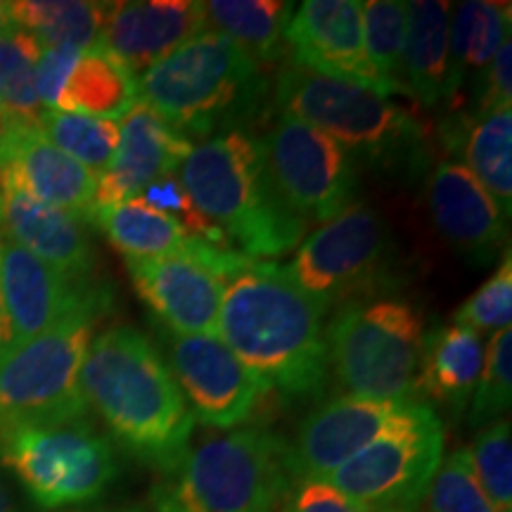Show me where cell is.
Masks as SVG:
<instances>
[{
  "instance_id": "1",
  "label": "cell",
  "mask_w": 512,
  "mask_h": 512,
  "mask_svg": "<svg viewBox=\"0 0 512 512\" xmlns=\"http://www.w3.org/2000/svg\"><path fill=\"white\" fill-rule=\"evenodd\" d=\"M328 309L285 266L249 259L226 280L219 339L268 389L306 399L323 392L330 375Z\"/></svg>"
},
{
  "instance_id": "2",
  "label": "cell",
  "mask_w": 512,
  "mask_h": 512,
  "mask_svg": "<svg viewBox=\"0 0 512 512\" xmlns=\"http://www.w3.org/2000/svg\"><path fill=\"white\" fill-rule=\"evenodd\" d=\"M79 387L86 406L140 463L169 475L190 451L195 415L162 351L133 325H114L91 339Z\"/></svg>"
},
{
  "instance_id": "3",
  "label": "cell",
  "mask_w": 512,
  "mask_h": 512,
  "mask_svg": "<svg viewBox=\"0 0 512 512\" xmlns=\"http://www.w3.org/2000/svg\"><path fill=\"white\" fill-rule=\"evenodd\" d=\"M181 183L228 247L247 259L283 256L304 238L306 221L275 188L261 140L247 131L233 128L192 147Z\"/></svg>"
},
{
  "instance_id": "4",
  "label": "cell",
  "mask_w": 512,
  "mask_h": 512,
  "mask_svg": "<svg viewBox=\"0 0 512 512\" xmlns=\"http://www.w3.org/2000/svg\"><path fill=\"white\" fill-rule=\"evenodd\" d=\"M138 98L185 138L240 124L259 110L266 79L230 38L204 31L138 79Z\"/></svg>"
},
{
  "instance_id": "5",
  "label": "cell",
  "mask_w": 512,
  "mask_h": 512,
  "mask_svg": "<svg viewBox=\"0 0 512 512\" xmlns=\"http://www.w3.org/2000/svg\"><path fill=\"white\" fill-rule=\"evenodd\" d=\"M285 448L261 427L204 441L152 489L155 512H275L292 486Z\"/></svg>"
},
{
  "instance_id": "6",
  "label": "cell",
  "mask_w": 512,
  "mask_h": 512,
  "mask_svg": "<svg viewBox=\"0 0 512 512\" xmlns=\"http://www.w3.org/2000/svg\"><path fill=\"white\" fill-rule=\"evenodd\" d=\"M280 117L328 133L344 150L392 166L415 155L425 128L411 112L375 88L290 62L275 83Z\"/></svg>"
},
{
  "instance_id": "7",
  "label": "cell",
  "mask_w": 512,
  "mask_h": 512,
  "mask_svg": "<svg viewBox=\"0 0 512 512\" xmlns=\"http://www.w3.org/2000/svg\"><path fill=\"white\" fill-rule=\"evenodd\" d=\"M425 320L406 299L347 302L325 330L328 370L344 396L368 401H413Z\"/></svg>"
},
{
  "instance_id": "8",
  "label": "cell",
  "mask_w": 512,
  "mask_h": 512,
  "mask_svg": "<svg viewBox=\"0 0 512 512\" xmlns=\"http://www.w3.org/2000/svg\"><path fill=\"white\" fill-rule=\"evenodd\" d=\"M110 306H88L0 356V437L19 427L86 418L79 387L93 330Z\"/></svg>"
},
{
  "instance_id": "9",
  "label": "cell",
  "mask_w": 512,
  "mask_h": 512,
  "mask_svg": "<svg viewBox=\"0 0 512 512\" xmlns=\"http://www.w3.org/2000/svg\"><path fill=\"white\" fill-rule=\"evenodd\" d=\"M444 460V425L427 403L408 401L399 420L323 482L373 512H415Z\"/></svg>"
},
{
  "instance_id": "10",
  "label": "cell",
  "mask_w": 512,
  "mask_h": 512,
  "mask_svg": "<svg viewBox=\"0 0 512 512\" xmlns=\"http://www.w3.org/2000/svg\"><path fill=\"white\" fill-rule=\"evenodd\" d=\"M0 456L46 510L93 501L119 472L110 437L86 418L12 430L0 437Z\"/></svg>"
},
{
  "instance_id": "11",
  "label": "cell",
  "mask_w": 512,
  "mask_h": 512,
  "mask_svg": "<svg viewBox=\"0 0 512 512\" xmlns=\"http://www.w3.org/2000/svg\"><path fill=\"white\" fill-rule=\"evenodd\" d=\"M247 261L238 252L200 245L183 254L126 259V268L138 297L162 320L159 328L174 335L219 337L226 280Z\"/></svg>"
},
{
  "instance_id": "12",
  "label": "cell",
  "mask_w": 512,
  "mask_h": 512,
  "mask_svg": "<svg viewBox=\"0 0 512 512\" xmlns=\"http://www.w3.org/2000/svg\"><path fill=\"white\" fill-rule=\"evenodd\" d=\"M283 200L304 221L328 223L356 200L358 176L349 152L328 133L280 117L261 140Z\"/></svg>"
},
{
  "instance_id": "13",
  "label": "cell",
  "mask_w": 512,
  "mask_h": 512,
  "mask_svg": "<svg viewBox=\"0 0 512 512\" xmlns=\"http://www.w3.org/2000/svg\"><path fill=\"white\" fill-rule=\"evenodd\" d=\"M389 252V233L375 209L354 202L311 233L285 271L302 290L332 304L370 290Z\"/></svg>"
},
{
  "instance_id": "14",
  "label": "cell",
  "mask_w": 512,
  "mask_h": 512,
  "mask_svg": "<svg viewBox=\"0 0 512 512\" xmlns=\"http://www.w3.org/2000/svg\"><path fill=\"white\" fill-rule=\"evenodd\" d=\"M164 361L174 373L195 420L235 430L271 392L219 337L174 335L157 328Z\"/></svg>"
},
{
  "instance_id": "15",
  "label": "cell",
  "mask_w": 512,
  "mask_h": 512,
  "mask_svg": "<svg viewBox=\"0 0 512 512\" xmlns=\"http://www.w3.org/2000/svg\"><path fill=\"white\" fill-rule=\"evenodd\" d=\"M112 292L93 278H69L0 235V309L8 347H22L72 313L110 306Z\"/></svg>"
},
{
  "instance_id": "16",
  "label": "cell",
  "mask_w": 512,
  "mask_h": 512,
  "mask_svg": "<svg viewBox=\"0 0 512 512\" xmlns=\"http://www.w3.org/2000/svg\"><path fill=\"white\" fill-rule=\"evenodd\" d=\"M408 401H368L337 396L316 408L285 448L290 482L328 479L339 465L380 439L399 420Z\"/></svg>"
},
{
  "instance_id": "17",
  "label": "cell",
  "mask_w": 512,
  "mask_h": 512,
  "mask_svg": "<svg viewBox=\"0 0 512 512\" xmlns=\"http://www.w3.org/2000/svg\"><path fill=\"white\" fill-rule=\"evenodd\" d=\"M285 41L294 64L382 93L366 57L361 3L356 0H306L292 12Z\"/></svg>"
},
{
  "instance_id": "18",
  "label": "cell",
  "mask_w": 512,
  "mask_h": 512,
  "mask_svg": "<svg viewBox=\"0 0 512 512\" xmlns=\"http://www.w3.org/2000/svg\"><path fill=\"white\" fill-rule=\"evenodd\" d=\"M204 31L202 3L195 0L110 3L98 48L140 76Z\"/></svg>"
},
{
  "instance_id": "19",
  "label": "cell",
  "mask_w": 512,
  "mask_h": 512,
  "mask_svg": "<svg viewBox=\"0 0 512 512\" xmlns=\"http://www.w3.org/2000/svg\"><path fill=\"white\" fill-rule=\"evenodd\" d=\"M119 145L110 166L98 174L95 209L138 197L147 185L174 176L190 155V138L159 117L150 105L138 100L124 114ZM93 209V211H95Z\"/></svg>"
},
{
  "instance_id": "20",
  "label": "cell",
  "mask_w": 512,
  "mask_h": 512,
  "mask_svg": "<svg viewBox=\"0 0 512 512\" xmlns=\"http://www.w3.org/2000/svg\"><path fill=\"white\" fill-rule=\"evenodd\" d=\"M0 169L34 200L91 223L98 174L57 150L41 128L5 126L0 140Z\"/></svg>"
},
{
  "instance_id": "21",
  "label": "cell",
  "mask_w": 512,
  "mask_h": 512,
  "mask_svg": "<svg viewBox=\"0 0 512 512\" xmlns=\"http://www.w3.org/2000/svg\"><path fill=\"white\" fill-rule=\"evenodd\" d=\"M0 235L69 278H93V242L86 221L34 200L0 169Z\"/></svg>"
},
{
  "instance_id": "22",
  "label": "cell",
  "mask_w": 512,
  "mask_h": 512,
  "mask_svg": "<svg viewBox=\"0 0 512 512\" xmlns=\"http://www.w3.org/2000/svg\"><path fill=\"white\" fill-rule=\"evenodd\" d=\"M427 202L441 238L467 256L489 261L503 247L508 216L463 164L439 162L427 181Z\"/></svg>"
},
{
  "instance_id": "23",
  "label": "cell",
  "mask_w": 512,
  "mask_h": 512,
  "mask_svg": "<svg viewBox=\"0 0 512 512\" xmlns=\"http://www.w3.org/2000/svg\"><path fill=\"white\" fill-rule=\"evenodd\" d=\"M406 43H403V88L422 105L437 107L460 91L451 74V3L418 0L406 3Z\"/></svg>"
},
{
  "instance_id": "24",
  "label": "cell",
  "mask_w": 512,
  "mask_h": 512,
  "mask_svg": "<svg viewBox=\"0 0 512 512\" xmlns=\"http://www.w3.org/2000/svg\"><path fill=\"white\" fill-rule=\"evenodd\" d=\"M484 358L486 349L477 332L460 325L427 332L415 394L453 408L456 413L465 411L482 377Z\"/></svg>"
},
{
  "instance_id": "25",
  "label": "cell",
  "mask_w": 512,
  "mask_h": 512,
  "mask_svg": "<svg viewBox=\"0 0 512 512\" xmlns=\"http://www.w3.org/2000/svg\"><path fill=\"white\" fill-rule=\"evenodd\" d=\"M444 143L460 150L465 169L491 192L505 216L512 207V107L484 117L465 114L446 124Z\"/></svg>"
},
{
  "instance_id": "26",
  "label": "cell",
  "mask_w": 512,
  "mask_h": 512,
  "mask_svg": "<svg viewBox=\"0 0 512 512\" xmlns=\"http://www.w3.org/2000/svg\"><path fill=\"white\" fill-rule=\"evenodd\" d=\"M91 223L105 233L107 242L126 259H155V256L183 254L200 245H209L190 238L181 223L150 207L140 197L95 209Z\"/></svg>"
},
{
  "instance_id": "27",
  "label": "cell",
  "mask_w": 512,
  "mask_h": 512,
  "mask_svg": "<svg viewBox=\"0 0 512 512\" xmlns=\"http://www.w3.org/2000/svg\"><path fill=\"white\" fill-rule=\"evenodd\" d=\"M138 102V83L124 64L105 50H83L64 81L55 110L117 119Z\"/></svg>"
},
{
  "instance_id": "28",
  "label": "cell",
  "mask_w": 512,
  "mask_h": 512,
  "mask_svg": "<svg viewBox=\"0 0 512 512\" xmlns=\"http://www.w3.org/2000/svg\"><path fill=\"white\" fill-rule=\"evenodd\" d=\"M294 12L283 0H209L202 3L204 29L230 38L256 62H275L287 53V24Z\"/></svg>"
},
{
  "instance_id": "29",
  "label": "cell",
  "mask_w": 512,
  "mask_h": 512,
  "mask_svg": "<svg viewBox=\"0 0 512 512\" xmlns=\"http://www.w3.org/2000/svg\"><path fill=\"white\" fill-rule=\"evenodd\" d=\"M110 3L91 0H19L8 3V19L41 48H98Z\"/></svg>"
},
{
  "instance_id": "30",
  "label": "cell",
  "mask_w": 512,
  "mask_h": 512,
  "mask_svg": "<svg viewBox=\"0 0 512 512\" xmlns=\"http://www.w3.org/2000/svg\"><path fill=\"white\" fill-rule=\"evenodd\" d=\"M510 3L467 0L451 17V74L458 88L463 86L465 69L489 67L498 48L510 38Z\"/></svg>"
},
{
  "instance_id": "31",
  "label": "cell",
  "mask_w": 512,
  "mask_h": 512,
  "mask_svg": "<svg viewBox=\"0 0 512 512\" xmlns=\"http://www.w3.org/2000/svg\"><path fill=\"white\" fill-rule=\"evenodd\" d=\"M41 46L31 34L8 22L0 34V121L3 126H36L43 105L36 91Z\"/></svg>"
},
{
  "instance_id": "32",
  "label": "cell",
  "mask_w": 512,
  "mask_h": 512,
  "mask_svg": "<svg viewBox=\"0 0 512 512\" xmlns=\"http://www.w3.org/2000/svg\"><path fill=\"white\" fill-rule=\"evenodd\" d=\"M406 3L368 0L361 3L363 46L382 93H406L401 79L403 43H406Z\"/></svg>"
},
{
  "instance_id": "33",
  "label": "cell",
  "mask_w": 512,
  "mask_h": 512,
  "mask_svg": "<svg viewBox=\"0 0 512 512\" xmlns=\"http://www.w3.org/2000/svg\"><path fill=\"white\" fill-rule=\"evenodd\" d=\"M38 128L57 150L76 159L93 174H102L110 166L121 136L117 121L60 110H43Z\"/></svg>"
},
{
  "instance_id": "34",
  "label": "cell",
  "mask_w": 512,
  "mask_h": 512,
  "mask_svg": "<svg viewBox=\"0 0 512 512\" xmlns=\"http://www.w3.org/2000/svg\"><path fill=\"white\" fill-rule=\"evenodd\" d=\"M479 486L496 512H512V441L510 420L484 425L465 448Z\"/></svg>"
},
{
  "instance_id": "35",
  "label": "cell",
  "mask_w": 512,
  "mask_h": 512,
  "mask_svg": "<svg viewBox=\"0 0 512 512\" xmlns=\"http://www.w3.org/2000/svg\"><path fill=\"white\" fill-rule=\"evenodd\" d=\"M512 401V332L498 330L486 349L484 370L470 401V425L484 427L501 420Z\"/></svg>"
},
{
  "instance_id": "36",
  "label": "cell",
  "mask_w": 512,
  "mask_h": 512,
  "mask_svg": "<svg viewBox=\"0 0 512 512\" xmlns=\"http://www.w3.org/2000/svg\"><path fill=\"white\" fill-rule=\"evenodd\" d=\"M425 498L430 512H496L472 472L465 448L441 460Z\"/></svg>"
},
{
  "instance_id": "37",
  "label": "cell",
  "mask_w": 512,
  "mask_h": 512,
  "mask_svg": "<svg viewBox=\"0 0 512 512\" xmlns=\"http://www.w3.org/2000/svg\"><path fill=\"white\" fill-rule=\"evenodd\" d=\"M460 328H467L477 335L482 332L508 330L512 320V259L505 249L503 264L491 275L453 316Z\"/></svg>"
},
{
  "instance_id": "38",
  "label": "cell",
  "mask_w": 512,
  "mask_h": 512,
  "mask_svg": "<svg viewBox=\"0 0 512 512\" xmlns=\"http://www.w3.org/2000/svg\"><path fill=\"white\" fill-rule=\"evenodd\" d=\"M140 200L181 223V228L190 235V238L209 242V245L233 252V249L228 247V242L223 240V235L219 233V230L211 226V223L204 219L200 211H197V207L190 200V195L185 192L183 183L178 181L176 176H164V178H159V181L150 183L143 190V195H140Z\"/></svg>"
},
{
  "instance_id": "39",
  "label": "cell",
  "mask_w": 512,
  "mask_h": 512,
  "mask_svg": "<svg viewBox=\"0 0 512 512\" xmlns=\"http://www.w3.org/2000/svg\"><path fill=\"white\" fill-rule=\"evenodd\" d=\"M280 512H373L363 505H358L332 489L328 482H318V479H309V482H297V486H290L287 491L283 510Z\"/></svg>"
},
{
  "instance_id": "40",
  "label": "cell",
  "mask_w": 512,
  "mask_h": 512,
  "mask_svg": "<svg viewBox=\"0 0 512 512\" xmlns=\"http://www.w3.org/2000/svg\"><path fill=\"white\" fill-rule=\"evenodd\" d=\"M512 43L510 38L498 48L494 60L484 69V81L479 88V98L475 112L477 117L491 114L496 110H505L512 102Z\"/></svg>"
},
{
  "instance_id": "41",
  "label": "cell",
  "mask_w": 512,
  "mask_h": 512,
  "mask_svg": "<svg viewBox=\"0 0 512 512\" xmlns=\"http://www.w3.org/2000/svg\"><path fill=\"white\" fill-rule=\"evenodd\" d=\"M83 50L76 48H43L36 67V91L43 110H55L57 98L67 81L69 72L79 60Z\"/></svg>"
},
{
  "instance_id": "42",
  "label": "cell",
  "mask_w": 512,
  "mask_h": 512,
  "mask_svg": "<svg viewBox=\"0 0 512 512\" xmlns=\"http://www.w3.org/2000/svg\"><path fill=\"white\" fill-rule=\"evenodd\" d=\"M0 512H17L15 501H12L8 486L3 484V479H0Z\"/></svg>"
},
{
  "instance_id": "43",
  "label": "cell",
  "mask_w": 512,
  "mask_h": 512,
  "mask_svg": "<svg viewBox=\"0 0 512 512\" xmlns=\"http://www.w3.org/2000/svg\"><path fill=\"white\" fill-rule=\"evenodd\" d=\"M5 347H8V337H5V323H3V309H0V356L5 354Z\"/></svg>"
},
{
  "instance_id": "44",
  "label": "cell",
  "mask_w": 512,
  "mask_h": 512,
  "mask_svg": "<svg viewBox=\"0 0 512 512\" xmlns=\"http://www.w3.org/2000/svg\"><path fill=\"white\" fill-rule=\"evenodd\" d=\"M8 3H0V34H3V29L8 27Z\"/></svg>"
},
{
  "instance_id": "45",
  "label": "cell",
  "mask_w": 512,
  "mask_h": 512,
  "mask_svg": "<svg viewBox=\"0 0 512 512\" xmlns=\"http://www.w3.org/2000/svg\"><path fill=\"white\" fill-rule=\"evenodd\" d=\"M95 512H145L140 508H119V510H95Z\"/></svg>"
},
{
  "instance_id": "46",
  "label": "cell",
  "mask_w": 512,
  "mask_h": 512,
  "mask_svg": "<svg viewBox=\"0 0 512 512\" xmlns=\"http://www.w3.org/2000/svg\"><path fill=\"white\" fill-rule=\"evenodd\" d=\"M3 131H5V126H3V121H0V140H3Z\"/></svg>"
}]
</instances>
